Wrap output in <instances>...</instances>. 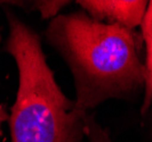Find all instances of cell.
<instances>
[{
	"mask_svg": "<svg viewBox=\"0 0 152 142\" xmlns=\"http://www.w3.org/2000/svg\"><path fill=\"white\" fill-rule=\"evenodd\" d=\"M68 2L65 1H37L34 2V6L38 8L41 13L42 18H47L50 16H55L61 8H63Z\"/></svg>",
	"mask_w": 152,
	"mask_h": 142,
	"instance_id": "obj_5",
	"label": "cell"
},
{
	"mask_svg": "<svg viewBox=\"0 0 152 142\" xmlns=\"http://www.w3.org/2000/svg\"><path fill=\"white\" fill-rule=\"evenodd\" d=\"M78 4L91 18L119 24L129 30L142 24L149 5L144 0H84Z\"/></svg>",
	"mask_w": 152,
	"mask_h": 142,
	"instance_id": "obj_3",
	"label": "cell"
},
{
	"mask_svg": "<svg viewBox=\"0 0 152 142\" xmlns=\"http://www.w3.org/2000/svg\"><path fill=\"white\" fill-rule=\"evenodd\" d=\"M1 115H2V112H1V106H0V120H1Z\"/></svg>",
	"mask_w": 152,
	"mask_h": 142,
	"instance_id": "obj_6",
	"label": "cell"
},
{
	"mask_svg": "<svg viewBox=\"0 0 152 142\" xmlns=\"http://www.w3.org/2000/svg\"><path fill=\"white\" fill-rule=\"evenodd\" d=\"M0 40H1V37H0Z\"/></svg>",
	"mask_w": 152,
	"mask_h": 142,
	"instance_id": "obj_7",
	"label": "cell"
},
{
	"mask_svg": "<svg viewBox=\"0 0 152 142\" xmlns=\"http://www.w3.org/2000/svg\"><path fill=\"white\" fill-rule=\"evenodd\" d=\"M6 49L18 71L10 109V142H111L88 112L79 109L55 80L38 34L8 10Z\"/></svg>",
	"mask_w": 152,
	"mask_h": 142,
	"instance_id": "obj_2",
	"label": "cell"
},
{
	"mask_svg": "<svg viewBox=\"0 0 152 142\" xmlns=\"http://www.w3.org/2000/svg\"><path fill=\"white\" fill-rule=\"evenodd\" d=\"M141 26H142L143 39L146 45V59L144 64V100L142 106V112L144 114L149 109L152 102V1H149Z\"/></svg>",
	"mask_w": 152,
	"mask_h": 142,
	"instance_id": "obj_4",
	"label": "cell"
},
{
	"mask_svg": "<svg viewBox=\"0 0 152 142\" xmlns=\"http://www.w3.org/2000/svg\"><path fill=\"white\" fill-rule=\"evenodd\" d=\"M46 37L72 72L79 109L88 112L107 99L128 98L144 85L134 30L77 12L56 16Z\"/></svg>",
	"mask_w": 152,
	"mask_h": 142,
	"instance_id": "obj_1",
	"label": "cell"
}]
</instances>
